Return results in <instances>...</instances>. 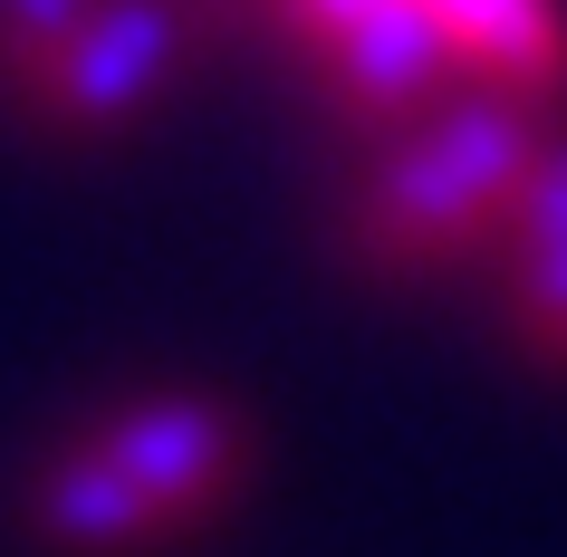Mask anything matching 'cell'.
Wrapping results in <instances>:
<instances>
[{
  "instance_id": "cell-7",
  "label": "cell",
  "mask_w": 567,
  "mask_h": 557,
  "mask_svg": "<svg viewBox=\"0 0 567 557\" xmlns=\"http://www.w3.org/2000/svg\"><path fill=\"white\" fill-rule=\"evenodd\" d=\"M509 337L538 375H567V135L548 125L509 212Z\"/></svg>"
},
{
  "instance_id": "cell-8",
  "label": "cell",
  "mask_w": 567,
  "mask_h": 557,
  "mask_svg": "<svg viewBox=\"0 0 567 557\" xmlns=\"http://www.w3.org/2000/svg\"><path fill=\"white\" fill-rule=\"evenodd\" d=\"M96 0H0V96H20Z\"/></svg>"
},
{
  "instance_id": "cell-3",
  "label": "cell",
  "mask_w": 567,
  "mask_h": 557,
  "mask_svg": "<svg viewBox=\"0 0 567 557\" xmlns=\"http://www.w3.org/2000/svg\"><path fill=\"white\" fill-rule=\"evenodd\" d=\"M96 442L125 462V481L164 509L174 528H203L231 509V491L250 481V423L221 394H135L96 423Z\"/></svg>"
},
{
  "instance_id": "cell-6",
  "label": "cell",
  "mask_w": 567,
  "mask_h": 557,
  "mask_svg": "<svg viewBox=\"0 0 567 557\" xmlns=\"http://www.w3.org/2000/svg\"><path fill=\"white\" fill-rule=\"evenodd\" d=\"M443 20L462 87L519 96V106H558L567 96V0H423Z\"/></svg>"
},
{
  "instance_id": "cell-2",
  "label": "cell",
  "mask_w": 567,
  "mask_h": 557,
  "mask_svg": "<svg viewBox=\"0 0 567 557\" xmlns=\"http://www.w3.org/2000/svg\"><path fill=\"white\" fill-rule=\"evenodd\" d=\"M203 39H212V0H96L59 39V59L10 96V116L59 145H106L193 68Z\"/></svg>"
},
{
  "instance_id": "cell-4",
  "label": "cell",
  "mask_w": 567,
  "mask_h": 557,
  "mask_svg": "<svg viewBox=\"0 0 567 557\" xmlns=\"http://www.w3.org/2000/svg\"><path fill=\"white\" fill-rule=\"evenodd\" d=\"M308 78H318V96H328V116L347 135H385V125H414L423 106H443L462 87V59H452L443 20L423 0H394L365 30L308 49Z\"/></svg>"
},
{
  "instance_id": "cell-5",
  "label": "cell",
  "mask_w": 567,
  "mask_h": 557,
  "mask_svg": "<svg viewBox=\"0 0 567 557\" xmlns=\"http://www.w3.org/2000/svg\"><path fill=\"white\" fill-rule=\"evenodd\" d=\"M20 528H30L49 557H154L174 538V519L125 481V462L96 433L39 452L30 491H20Z\"/></svg>"
},
{
  "instance_id": "cell-1",
  "label": "cell",
  "mask_w": 567,
  "mask_h": 557,
  "mask_svg": "<svg viewBox=\"0 0 567 557\" xmlns=\"http://www.w3.org/2000/svg\"><path fill=\"white\" fill-rule=\"evenodd\" d=\"M538 145H548V116L491 87H452L414 125L365 135V174L347 193L357 260L375 279H433V269L509 240V212H519Z\"/></svg>"
},
{
  "instance_id": "cell-9",
  "label": "cell",
  "mask_w": 567,
  "mask_h": 557,
  "mask_svg": "<svg viewBox=\"0 0 567 557\" xmlns=\"http://www.w3.org/2000/svg\"><path fill=\"white\" fill-rule=\"evenodd\" d=\"M375 10H394V0H269V20L289 30V49H328V39H347V30H365Z\"/></svg>"
}]
</instances>
